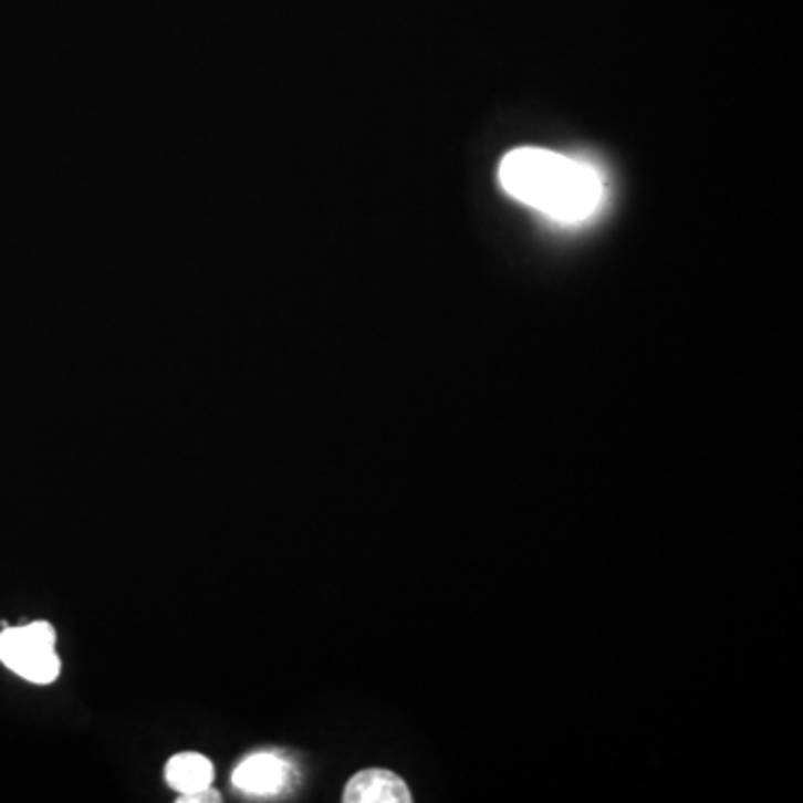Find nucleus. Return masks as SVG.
<instances>
[{
  "label": "nucleus",
  "instance_id": "1",
  "mask_svg": "<svg viewBox=\"0 0 803 803\" xmlns=\"http://www.w3.org/2000/svg\"><path fill=\"white\" fill-rule=\"evenodd\" d=\"M500 184L513 199L565 223L587 219L603 201L596 168L541 148L509 153L500 164Z\"/></svg>",
  "mask_w": 803,
  "mask_h": 803
},
{
  "label": "nucleus",
  "instance_id": "2",
  "mask_svg": "<svg viewBox=\"0 0 803 803\" xmlns=\"http://www.w3.org/2000/svg\"><path fill=\"white\" fill-rule=\"evenodd\" d=\"M0 660L30 684H52L61 675L56 632L50 623L6 627L0 634Z\"/></svg>",
  "mask_w": 803,
  "mask_h": 803
},
{
  "label": "nucleus",
  "instance_id": "3",
  "mask_svg": "<svg viewBox=\"0 0 803 803\" xmlns=\"http://www.w3.org/2000/svg\"><path fill=\"white\" fill-rule=\"evenodd\" d=\"M295 770L291 761L273 754V752H259L243 759L237 770L232 772V783L243 794L254 796H271L280 794L291 788Z\"/></svg>",
  "mask_w": 803,
  "mask_h": 803
},
{
  "label": "nucleus",
  "instance_id": "4",
  "mask_svg": "<svg viewBox=\"0 0 803 803\" xmlns=\"http://www.w3.org/2000/svg\"><path fill=\"white\" fill-rule=\"evenodd\" d=\"M346 803H409L411 792L409 785L401 781L395 772L388 770H362L357 772L346 790H344Z\"/></svg>",
  "mask_w": 803,
  "mask_h": 803
},
{
  "label": "nucleus",
  "instance_id": "5",
  "mask_svg": "<svg viewBox=\"0 0 803 803\" xmlns=\"http://www.w3.org/2000/svg\"><path fill=\"white\" fill-rule=\"evenodd\" d=\"M215 768L210 759L197 752H181L175 754L166 765V781L170 788H175L179 794H188L201 788H208L212 783Z\"/></svg>",
  "mask_w": 803,
  "mask_h": 803
},
{
  "label": "nucleus",
  "instance_id": "6",
  "mask_svg": "<svg viewBox=\"0 0 803 803\" xmlns=\"http://www.w3.org/2000/svg\"><path fill=\"white\" fill-rule=\"evenodd\" d=\"M177 801H179V803H217V801H221V794H219V792H215V790L208 785V788H201V790H195V792L181 794Z\"/></svg>",
  "mask_w": 803,
  "mask_h": 803
}]
</instances>
